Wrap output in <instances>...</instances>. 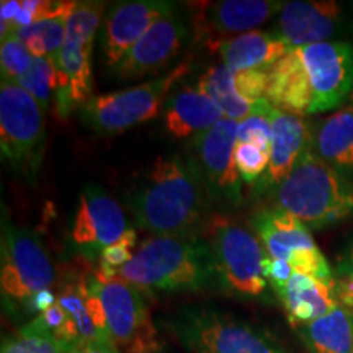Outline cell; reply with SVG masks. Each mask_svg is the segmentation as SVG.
Listing matches in <instances>:
<instances>
[{
    "label": "cell",
    "instance_id": "obj_1",
    "mask_svg": "<svg viewBox=\"0 0 353 353\" xmlns=\"http://www.w3.org/2000/svg\"><path fill=\"white\" fill-rule=\"evenodd\" d=\"M130 206L139 226L156 236L190 234L203 214L200 183L179 157H157Z\"/></svg>",
    "mask_w": 353,
    "mask_h": 353
},
{
    "label": "cell",
    "instance_id": "obj_2",
    "mask_svg": "<svg viewBox=\"0 0 353 353\" xmlns=\"http://www.w3.org/2000/svg\"><path fill=\"white\" fill-rule=\"evenodd\" d=\"M118 275L139 291H182L205 288L216 270L208 242L167 234L145 239Z\"/></svg>",
    "mask_w": 353,
    "mask_h": 353
},
{
    "label": "cell",
    "instance_id": "obj_3",
    "mask_svg": "<svg viewBox=\"0 0 353 353\" xmlns=\"http://www.w3.org/2000/svg\"><path fill=\"white\" fill-rule=\"evenodd\" d=\"M276 203L278 208L301 221L309 231L324 229L353 213V183L322 161L311 144L278 185Z\"/></svg>",
    "mask_w": 353,
    "mask_h": 353
},
{
    "label": "cell",
    "instance_id": "obj_4",
    "mask_svg": "<svg viewBox=\"0 0 353 353\" xmlns=\"http://www.w3.org/2000/svg\"><path fill=\"white\" fill-rule=\"evenodd\" d=\"M206 237L221 283L239 296H262L268 286V257L257 234L226 216H214L206 226Z\"/></svg>",
    "mask_w": 353,
    "mask_h": 353
},
{
    "label": "cell",
    "instance_id": "obj_5",
    "mask_svg": "<svg viewBox=\"0 0 353 353\" xmlns=\"http://www.w3.org/2000/svg\"><path fill=\"white\" fill-rule=\"evenodd\" d=\"M170 327L193 353H286L263 330L210 307L183 309Z\"/></svg>",
    "mask_w": 353,
    "mask_h": 353
},
{
    "label": "cell",
    "instance_id": "obj_6",
    "mask_svg": "<svg viewBox=\"0 0 353 353\" xmlns=\"http://www.w3.org/2000/svg\"><path fill=\"white\" fill-rule=\"evenodd\" d=\"M103 10V2H77L69 17L65 41L56 68L57 112L63 117L92 99V52Z\"/></svg>",
    "mask_w": 353,
    "mask_h": 353
},
{
    "label": "cell",
    "instance_id": "obj_7",
    "mask_svg": "<svg viewBox=\"0 0 353 353\" xmlns=\"http://www.w3.org/2000/svg\"><path fill=\"white\" fill-rule=\"evenodd\" d=\"M190 72V64L182 63L165 76L110 94L95 95L82 107L87 125L103 134H117L154 120L167 101L176 82Z\"/></svg>",
    "mask_w": 353,
    "mask_h": 353
},
{
    "label": "cell",
    "instance_id": "obj_8",
    "mask_svg": "<svg viewBox=\"0 0 353 353\" xmlns=\"http://www.w3.org/2000/svg\"><path fill=\"white\" fill-rule=\"evenodd\" d=\"M92 283L107 316L112 345L118 353H161L162 342L141 291L123 278L94 273Z\"/></svg>",
    "mask_w": 353,
    "mask_h": 353
},
{
    "label": "cell",
    "instance_id": "obj_9",
    "mask_svg": "<svg viewBox=\"0 0 353 353\" xmlns=\"http://www.w3.org/2000/svg\"><path fill=\"white\" fill-rule=\"evenodd\" d=\"M54 265L37 236L3 223L0 245V288L13 306L28 312L30 303L44 290H52Z\"/></svg>",
    "mask_w": 353,
    "mask_h": 353
},
{
    "label": "cell",
    "instance_id": "obj_10",
    "mask_svg": "<svg viewBox=\"0 0 353 353\" xmlns=\"http://www.w3.org/2000/svg\"><path fill=\"white\" fill-rule=\"evenodd\" d=\"M43 110L15 82L0 85V148L2 157L20 169H37L44 141Z\"/></svg>",
    "mask_w": 353,
    "mask_h": 353
},
{
    "label": "cell",
    "instance_id": "obj_11",
    "mask_svg": "<svg viewBox=\"0 0 353 353\" xmlns=\"http://www.w3.org/2000/svg\"><path fill=\"white\" fill-rule=\"evenodd\" d=\"M311 92V112L339 108L353 92V44L327 41L296 48Z\"/></svg>",
    "mask_w": 353,
    "mask_h": 353
},
{
    "label": "cell",
    "instance_id": "obj_12",
    "mask_svg": "<svg viewBox=\"0 0 353 353\" xmlns=\"http://www.w3.org/2000/svg\"><path fill=\"white\" fill-rule=\"evenodd\" d=\"M285 2L273 0H221V2H190L193 28L196 38L211 51H219L221 44L239 34L255 32Z\"/></svg>",
    "mask_w": 353,
    "mask_h": 353
},
{
    "label": "cell",
    "instance_id": "obj_13",
    "mask_svg": "<svg viewBox=\"0 0 353 353\" xmlns=\"http://www.w3.org/2000/svg\"><path fill=\"white\" fill-rule=\"evenodd\" d=\"M350 17L345 6L332 0H294L285 2L278 13L275 33L290 50L309 44L339 41L348 32Z\"/></svg>",
    "mask_w": 353,
    "mask_h": 353
},
{
    "label": "cell",
    "instance_id": "obj_14",
    "mask_svg": "<svg viewBox=\"0 0 353 353\" xmlns=\"http://www.w3.org/2000/svg\"><path fill=\"white\" fill-rule=\"evenodd\" d=\"M130 226L121 205L99 185H87L79 198L72 224V241L88 257L101 254L125 234Z\"/></svg>",
    "mask_w": 353,
    "mask_h": 353
},
{
    "label": "cell",
    "instance_id": "obj_15",
    "mask_svg": "<svg viewBox=\"0 0 353 353\" xmlns=\"http://www.w3.org/2000/svg\"><path fill=\"white\" fill-rule=\"evenodd\" d=\"M185 37L187 26L182 20L176 19L175 13L162 17L114 65V77L131 81L159 72L175 59L182 50Z\"/></svg>",
    "mask_w": 353,
    "mask_h": 353
},
{
    "label": "cell",
    "instance_id": "obj_16",
    "mask_svg": "<svg viewBox=\"0 0 353 353\" xmlns=\"http://www.w3.org/2000/svg\"><path fill=\"white\" fill-rule=\"evenodd\" d=\"M170 13H174V3L164 0L117 3L105 19L101 37L105 64L113 69L159 19Z\"/></svg>",
    "mask_w": 353,
    "mask_h": 353
},
{
    "label": "cell",
    "instance_id": "obj_17",
    "mask_svg": "<svg viewBox=\"0 0 353 353\" xmlns=\"http://www.w3.org/2000/svg\"><path fill=\"white\" fill-rule=\"evenodd\" d=\"M239 121L224 118L218 125L198 136L195 141L206 182L211 192L224 196L234 205L241 201V175L237 172L236 152Z\"/></svg>",
    "mask_w": 353,
    "mask_h": 353
},
{
    "label": "cell",
    "instance_id": "obj_18",
    "mask_svg": "<svg viewBox=\"0 0 353 353\" xmlns=\"http://www.w3.org/2000/svg\"><path fill=\"white\" fill-rule=\"evenodd\" d=\"M311 144V132L304 117L273 108L270 164L262 179L263 187H278L283 182Z\"/></svg>",
    "mask_w": 353,
    "mask_h": 353
},
{
    "label": "cell",
    "instance_id": "obj_19",
    "mask_svg": "<svg viewBox=\"0 0 353 353\" xmlns=\"http://www.w3.org/2000/svg\"><path fill=\"white\" fill-rule=\"evenodd\" d=\"M276 296L291 325L299 329L329 314L339 306L335 296V278L322 280L304 273H293L283 290L278 291Z\"/></svg>",
    "mask_w": 353,
    "mask_h": 353
},
{
    "label": "cell",
    "instance_id": "obj_20",
    "mask_svg": "<svg viewBox=\"0 0 353 353\" xmlns=\"http://www.w3.org/2000/svg\"><path fill=\"white\" fill-rule=\"evenodd\" d=\"M223 110L198 87H185L167 101L164 121L175 139L198 138L224 120Z\"/></svg>",
    "mask_w": 353,
    "mask_h": 353
},
{
    "label": "cell",
    "instance_id": "obj_21",
    "mask_svg": "<svg viewBox=\"0 0 353 353\" xmlns=\"http://www.w3.org/2000/svg\"><path fill=\"white\" fill-rule=\"evenodd\" d=\"M252 224L267 257L272 260H288L299 250L317 247L311 231L301 221L278 206L260 211L254 216Z\"/></svg>",
    "mask_w": 353,
    "mask_h": 353
},
{
    "label": "cell",
    "instance_id": "obj_22",
    "mask_svg": "<svg viewBox=\"0 0 353 353\" xmlns=\"http://www.w3.org/2000/svg\"><path fill=\"white\" fill-rule=\"evenodd\" d=\"M265 100L273 108L301 117L311 112V92L298 50H290L268 70Z\"/></svg>",
    "mask_w": 353,
    "mask_h": 353
},
{
    "label": "cell",
    "instance_id": "obj_23",
    "mask_svg": "<svg viewBox=\"0 0 353 353\" xmlns=\"http://www.w3.org/2000/svg\"><path fill=\"white\" fill-rule=\"evenodd\" d=\"M290 48L275 33L249 32L228 39L221 44L219 56L223 64L232 72L244 70H270L283 57Z\"/></svg>",
    "mask_w": 353,
    "mask_h": 353
},
{
    "label": "cell",
    "instance_id": "obj_24",
    "mask_svg": "<svg viewBox=\"0 0 353 353\" xmlns=\"http://www.w3.org/2000/svg\"><path fill=\"white\" fill-rule=\"evenodd\" d=\"M76 6L77 2H68V0L52 2L51 0L50 8L44 12L41 19L34 21L33 25L17 30L12 34L23 41L34 57H46L56 69L65 41L69 17Z\"/></svg>",
    "mask_w": 353,
    "mask_h": 353
},
{
    "label": "cell",
    "instance_id": "obj_25",
    "mask_svg": "<svg viewBox=\"0 0 353 353\" xmlns=\"http://www.w3.org/2000/svg\"><path fill=\"white\" fill-rule=\"evenodd\" d=\"M312 149L322 161L343 175L353 174V103L321 121Z\"/></svg>",
    "mask_w": 353,
    "mask_h": 353
},
{
    "label": "cell",
    "instance_id": "obj_26",
    "mask_svg": "<svg viewBox=\"0 0 353 353\" xmlns=\"http://www.w3.org/2000/svg\"><path fill=\"white\" fill-rule=\"evenodd\" d=\"M301 334L312 353H353V311L339 304Z\"/></svg>",
    "mask_w": 353,
    "mask_h": 353
},
{
    "label": "cell",
    "instance_id": "obj_27",
    "mask_svg": "<svg viewBox=\"0 0 353 353\" xmlns=\"http://www.w3.org/2000/svg\"><path fill=\"white\" fill-rule=\"evenodd\" d=\"M88 293H90L88 278L81 275H72L63 285L59 294H57V304H59V306L64 309L65 314H68L76 343L100 342L112 345V343L103 337V334L100 332L99 327H97L94 319H92L90 311H88Z\"/></svg>",
    "mask_w": 353,
    "mask_h": 353
},
{
    "label": "cell",
    "instance_id": "obj_28",
    "mask_svg": "<svg viewBox=\"0 0 353 353\" xmlns=\"http://www.w3.org/2000/svg\"><path fill=\"white\" fill-rule=\"evenodd\" d=\"M196 87L201 88L205 94H208L218 103V107L223 110L224 117L239 123L249 118L250 114L260 112L267 105H270L267 100H263L259 105H254L245 99H242L237 94L236 87H234L232 70H229L223 63L216 64L206 70L200 77V81H198Z\"/></svg>",
    "mask_w": 353,
    "mask_h": 353
},
{
    "label": "cell",
    "instance_id": "obj_29",
    "mask_svg": "<svg viewBox=\"0 0 353 353\" xmlns=\"http://www.w3.org/2000/svg\"><path fill=\"white\" fill-rule=\"evenodd\" d=\"M15 83L28 92L38 101L43 112H46L52 92H56L57 87V72L50 59L34 57L32 68L17 79Z\"/></svg>",
    "mask_w": 353,
    "mask_h": 353
},
{
    "label": "cell",
    "instance_id": "obj_30",
    "mask_svg": "<svg viewBox=\"0 0 353 353\" xmlns=\"http://www.w3.org/2000/svg\"><path fill=\"white\" fill-rule=\"evenodd\" d=\"M65 343L56 335L26 324L2 343L0 353H64Z\"/></svg>",
    "mask_w": 353,
    "mask_h": 353
},
{
    "label": "cell",
    "instance_id": "obj_31",
    "mask_svg": "<svg viewBox=\"0 0 353 353\" xmlns=\"http://www.w3.org/2000/svg\"><path fill=\"white\" fill-rule=\"evenodd\" d=\"M136 244H138V234L132 228L123 234V236L117 242H113L112 245L105 247L101 250L99 257V268H97V275L103 278H113L118 276V273L125 265H128L134 257Z\"/></svg>",
    "mask_w": 353,
    "mask_h": 353
},
{
    "label": "cell",
    "instance_id": "obj_32",
    "mask_svg": "<svg viewBox=\"0 0 353 353\" xmlns=\"http://www.w3.org/2000/svg\"><path fill=\"white\" fill-rule=\"evenodd\" d=\"M34 56L25 46L23 41H20L15 34H8L6 39H2L0 46V70H2V81L15 82L17 79L32 68Z\"/></svg>",
    "mask_w": 353,
    "mask_h": 353
},
{
    "label": "cell",
    "instance_id": "obj_33",
    "mask_svg": "<svg viewBox=\"0 0 353 353\" xmlns=\"http://www.w3.org/2000/svg\"><path fill=\"white\" fill-rule=\"evenodd\" d=\"M234 159H236V167L241 179L247 183H254L267 174L268 164H270V151L255 144L237 143Z\"/></svg>",
    "mask_w": 353,
    "mask_h": 353
},
{
    "label": "cell",
    "instance_id": "obj_34",
    "mask_svg": "<svg viewBox=\"0 0 353 353\" xmlns=\"http://www.w3.org/2000/svg\"><path fill=\"white\" fill-rule=\"evenodd\" d=\"M272 105L260 110V112L250 114L244 121L239 123L237 128V143L255 144L262 149L270 151L272 144Z\"/></svg>",
    "mask_w": 353,
    "mask_h": 353
},
{
    "label": "cell",
    "instance_id": "obj_35",
    "mask_svg": "<svg viewBox=\"0 0 353 353\" xmlns=\"http://www.w3.org/2000/svg\"><path fill=\"white\" fill-rule=\"evenodd\" d=\"M335 296L339 304L353 311V276L339 275L335 280Z\"/></svg>",
    "mask_w": 353,
    "mask_h": 353
},
{
    "label": "cell",
    "instance_id": "obj_36",
    "mask_svg": "<svg viewBox=\"0 0 353 353\" xmlns=\"http://www.w3.org/2000/svg\"><path fill=\"white\" fill-rule=\"evenodd\" d=\"M64 353H118L112 345L100 342H82L65 345Z\"/></svg>",
    "mask_w": 353,
    "mask_h": 353
},
{
    "label": "cell",
    "instance_id": "obj_37",
    "mask_svg": "<svg viewBox=\"0 0 353 353\" xmlns=\"http://www.w3.org/2000/svg\"><path fill=\"white\" fill-rule=\"evenodd\" d=\"M0 23H7L10 26V23L15 20L17 13H19L20 8V2L19 0H2L0 3Z\"/></svg>",
    "mask_w": 353,
    "mask_h": 353
},
{
    "label": "cell",
    "instance_id": "obj_38",
    "mask_svg": "<svg viewBox=\"0 0 353 353\" xmlns=\"http://www.w3.org/2000/svg\"><path fill=\"white\" fill-rule=\"evenodd\" d=\"M337 273H339V275H350V276H353V244L348 247L347 254L343 255L341 262H339Z\"/></svg>",
    "mask_w": 353,
    "mask_h": 353
}]
</instances>
